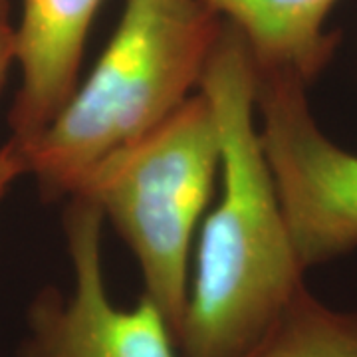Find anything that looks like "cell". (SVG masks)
I'll list each match as a JSON object with an SVG mask.
<instances>
[{
	"label": "cell",
	"mask_w": 357,
	"mask_h": 357,
	"mask_svg": "<svg viewBox=\"0 0 357 357\" xmlns=\"http://www.w3.org/2000/svg\"><path fill=\"white\" fill-rule=\"evenodd\" d=\"M241 30L256 74L292 77L310 86L340 42L326 22L337 0H201Z\"/></svg>",
	"instance_id": "cell-7"
},
{
	"label": "cell",
	"mask_w": 357,
	"mask_h": 357,
	"mask_svg": "<svg viewBox=\"0 0 357 357\" xmlns=\"http://www.w3.org/2000/svg\"><path fill=\"white\" fill-rule=\"evenodd\" d=\"M14 64H16V24H13L10 20L8 2L0 0V91L4 88Z\"/></svg>",
	"instance_id": "cell-9"
},
{
	"label": "cell",
	"mask_w": 357,
	"mask_h": 357,
	"mask_svg": "<svg viewBox=\"0 0 357 357\" xmlns=\"http://www.w3.org/2000/svg\"><path fill=\"white\" fill-rule=\"evenodd\" d=\"M22 175H26L24 153L13 139H8L0 147V201Z\"/></svg>",
	"instance_id": "cell-10"
},
{
	"label": "cell",
	"mask_w": 357,
	"mask_h": 357,
	"mask_svg": "<svg viewBox=\"0 0 357 357\" xmlns=\"http://www.w3.org/2000/svg\"><path fill=\"white\" fill-rule=\"evenodd\" d=\"M306 89L292 77L256 74L260 145L296 255L310 268L357 248V155L318 128Z\"/></svg>",
	"instance_id": "cell-4"
},
{
	"label": "cell",
	"mask_w": 357,
	"mask_h": 357,
	"mask_svg": "<svg viewBox=\"0 0 357 357\" xmlns=\"http://www.w3.org/2000/svg\"><path fill=\"white\" fill-rule=\"evenodd\" d=\"M220 28L201 0H126L88 82L22 149L42 199H70L105 157L165 121L201 86Z\"/></svg>",
	"instance_id": "cell-2"
},
{
	"label": "cell",
	"mask_w": 357,
	"mask_h": 357,
	"mask_svg": "<svg viewBox=\"0 0 357 357\" xmlns=\"http://www.w3.org/2000/svg\"><path fill=\"white\" fill-rule=\"evenodd\" d=\"M243 357H357V312L333 310L304 288Z\"/></svg>",
	"instance_id": "cell-8"
},
{
	"label": "cell",
	"mask_w": 357,
	"mask_h": 357,
	"mask_svg": "<svg viewBox=\"0 0 357 357\" xmlns=\"http://www.w3.org/2000/svg\"><path fill=\"white\" fill-rule=\"evenodd\" d=\"M103 0H22L16 24L20 86L8 114L10 139L24 149L72 98L84 46Z\"/></svg>",
	"instance_id": "cell-6"
},
{
	"label": "cell",
	"mask_w": 357,
	"mask_h": 357,
	"mask_svg": "<svg viewBox=\"0 0 357 357\" xmlns=\"http://www.w3.org/2000/svg\"><path fill=\"white\" fill-rule=\"evenodd\" d=\"M199 89L217 117L222 197L203 227L177 349L181 357H243L306 288V268L255 123V60L227 20Z\"/></svg>",
	"instance_id": "cell-1"
},
{
	"label": "cell",
	"mask_w": 357,
	"mask_h": 357,
	"mask_svg": "<svg viewBox=\"0 0 357 357\" xmlns=\"http://www.w3.org/2000/svg\"><path fill=\"white\" fill-rule=\"evenodd\" d=\"M103 215L72 197L64 230L74 268V292L46 288L28 310L30 335L22 357H178L163 312L143 294L129 310L114 306L102 266Z\"/></svg>",
	"instance_id": "cell-5"
},
{
	"label": "cell",
	"mask_w": 357,
	"mask_h": 357,
	"mask_svg": "<svg viewBox=\"0 0 357 357\" xmlns=\"http://www.w3.org/2000/svg\"><path fill=\"white\" fill-rule=\"evenodd\" d=\"M217 171V117L199 89L157 128L98 163L72 195L93 204L131 248L145 296L163 312L175 342L189 300L192 232Z\"/></svg>",
	"instance_id": "cell-3"
}]
</instances>
